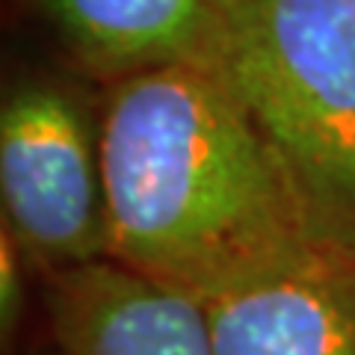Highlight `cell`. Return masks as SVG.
Instances as JSON below:
<instances>
[{
	"mask_svg": "<svg viewBox=\"0 0 355 355\" xmlns=\"http://www.w3.org/2000/svg\"><path fill=\"white\" fill-rule=\"evenodd\" d=\"M98 119L113 261L207 302L331 246L214 65L116 77Z\"/></svg>",
	"mask_w": 355,
	"mask_h": 355,
	"instance_id": "cell-1",
	"label": "cell"
},
{
	"mask_svg": "<svg viewBox=\"0 0 355 355\" xmlns=\"http://www.w3.org/2000/svg\"><path fill=\"white\" fill-rule=\"evenodd\" d=\"M214 69L282 151L323 240L355 249V0H246Z\"/></svg>",
	"mask_w": 355,
	"mask_h": 355,
	"instance_id": "cell-2",
	"label": "cell"
},
{
	"mask_svg": "<svg viewBox=\"0 0 355 355\" xmlns=\"http://www.w3.org/2000/svg\"><path fill=\"white\" fill-rule=\"evenodd\" d=\"M0 202L33 275L110 258L101 119L74 89L24 80L6 92Z\"/></svg>",
	"mask_w": 355,
	"mask_h": 355,
	"instance_id": "cell-3",
	"label": "cell"
},
{
	"mask_svg": "<svg viewBox=\"0 0 355 355\" xmlns=\"http://www.w3.org/2000/svg\"><path fill=\"white\" fill-rule=\"evenodd\" d=\"M39 279L57 355H216L205 299L113 258Z\"/></svg>",
	"mask_w": 355,
	"mask_h": 355,
	"instance_id": "cell-4",
	"label": "cell"
},
{
	"mask_svg": "<svg viewBox=\"0 0 355 355\" xmlns=\"http://www.w3.org/2000/svg\"><path fill=\"white\" fill-rule=\"evenodd\" d=\"M207 314L216 355H355V249L320 246Z\"/></svg>",
	"mask_w": 355,
	"mask_h": 355,
	"instance_id": "cell-5",
	"label": "cell"
},
{
	"mask_svg": "<svg viewBox=\"0 0 355 355\" xmlns=\"http://www.w3.org/2000/svg\"><path fill=\"white\" fill-rule=\"evenodd\" d=\"M77 62L116 80L157 65H216L225 12L216 0H33Z\"/></svg>",
	"mask_w": 355,
	"mask_h": 355,
	"instance_id": "cell-6",
	"label": "cell"
},
{
	"mask_svg": "<svg viewBox=\"0 0 355 355\" xmlns=\"http://www.w3.org/2000/svg\"><path fill=\"white\" fill-rule=\"evenodd\" d=\"M27 272H33V266L27 263L24 252L6 228H0V338H3V349L15 343L27 314Z\"/></svg>",
	"mask_w": 355,
	"mask_h": 355,
	"instance_id": "cell-7",
	"label": "cell"
},
{
	"mask_svg": "<svg viewBox=\"0 0 355 355\" xmlns=\"http://www.w3.org/2000/svg\"><path fill=\"white\" fill-rule=\"evenodd\" d=\"M243 3H246V0H216V6H219L225 15H228V12H234V9H240Z\"/></svg>",
	"mask_w": 355,
	"mask_h": 355,
	"instance_id": "cell-8",
	"label": "cell"
},
{
	"mask_svg": "<svg viewBox=\"0 0 355 355\" xmlns=\"http://www.w3.org/2000/svg\"><path fill=\"white\" fill-rule=\"evenodd\" d=\"M39 355H57V352H53V347H51V349H44V352H39Z\"/></svg>",
	"mask_w": 355,
	"mask_h": 355,
	"instance_id": "cell-9",
	"label": "cell"
}]
</instances>
